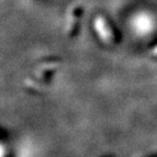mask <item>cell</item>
Here are the masks:
<instances>
[{
    "label": "cell",
    "instance_id": "obj_2",
    "mask_svg": "<svg viewBox=\"0 0 157 157\" xmlns=\"http://www.w3.org/2000/svg\"><path fill=\"white\" fill-rule=\"evenodd\" d=\"M152 55H154V56H157V46L152 50Z\"/></svg>",
    "mask_w": 157,
    "mask_h": 157
},
{
    "label": "cell",
    "instance_id": "obj_1",
    "mask_svg": "<svg viewBox=\"0 0 157 157\" xmlns=\"http://www.w3.org/2000/svg\"><path fill=\"white\" fill-rule=\"evenodd\" d=\"M94 27H95V31L98 33V36L101 37L103 42L110 43L113 40V32H111L109 25L106 22V20H104L101 17H98L95 19Z\"/></svg>",
    "mask_w": 157,
    "mask_h": 157
}]
</instances>
